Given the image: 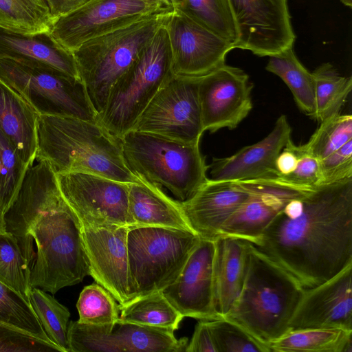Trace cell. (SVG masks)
I'll use <instances>...</instances> for the list:
<instances>
[{"mask_svg": "<svg viewBox=\"0 0 352 352\" xmlns=\"http://www.w3.org/2000/svg\"><path fill=\"white\" fill-rule=\"evenodd\" d=\"M66 206L51 166L43 161L30 166L15 199L3 215L6 231L16 236L30 263L35 254L32 244L26 238L29 224L38 213Z\"/></svg>", "mask_w": 352, "mask_h": 352, "instance_id": "20", "label": "cell"}, {"mask_svg": "<svg viewBox=\"0 0 352 352\" xmlns=\"http://www.w3.org/2000/svg\"><path fill=\"white\" fill-rule=\"evenodd\" d=\"M1 324V323H0ZM5 325V324H4ZM8 326V325H7Z\"/></svg>", "mask_w": 352, "mask_h": 352, "instance_id": "48", "label": "cell"}, {"mask_svg": "<svg viewBox=\"0 0 352 352\" xmlns=\"http://www.w3.org/2000/svg\"><path fill=\"white\" fill-rule=\"evenodd\" d=\"M26 238L37 252L30 267V285L54 294L89 275L80 224L68 206L37 214Z\"/></svg>", "mask_w": 352, "mask_h": 352, "instance_id": "6", "label": "cell"}, {"mask_svg": "<svg viewBox=\"0 0 352 352\" xmlns=\"http://www.w3.org/2000/svg\"><path fill=\"white\" fill-rule=\"evenodd\" d=\"M166 28L175 76L198 78L226 64L233 45L183 13L175 10Z\"/></svg>", "mask_w": 352, "mask_h": 352, "instance_id": "14", "label": "cell"}, {"mask_svg": "<svg viewBox=\"0 0 352 352\" xmlns=\"http://www.w3.org/2000/svg\"><path fill=\"white\" fill-rule=\"evenodd\" d=\"M214 241L216 306L223 318L241 290L247 270L250 242L226 234L218 236Z\"/></svg>", "mask_w": 352, "mask_h": 352, "instance_id": "25", "label": "cell"}, {"mask_svg": "<svg viewBox=\"0 0 352 352\" xmlns=\"http://www.w3.org/2000/svg\"><path fill=\"white\" fill-rule=\"evenodd\" d=\"M62 352L52 342L0 324V352Z\"/></svg>", "mask_w": 352, "mask_h": 352, "instance_id": "40", "label": "cell"}, {"mask_svg": "<svg viewBox=\"0 0 352 352\" xmlns=\"http://www.w3.org/2000/svg\"><path fill=\"white\" fill-rule=\"evenodd\" d=\"M116 302L109 292L96 282L85 287L76 303L78 322L90 325L115 324L120 316Z\"/></svg>", "mask_w": 352, "mask_h": 352, "instance_id": "35", "label": "cell"}, {"mask_svg": "<svg viewBox=\"0 0 352 352\" xmlns=\"http://www.w3.org/2000/svg\"><path fill=\"white\" fill-rule=\"evenodd\" d=\"M38 116L19 94L0 79V130L29 166L37 151Z\"/></svg>", "mask_w": 352, "mask_h": 352, "instance_id": "26", "label": "cell"}, {"mask_svg": "<svg viewBox=\"0 0 352 352\" xmlns=\"http://www.w3.org/2000/svg\"><path fill=\"white\" fill-rule=\"evenodd\" d=\"M292 139L287 117L276 120L271 132L259 142L246 146L231 156L213 158L210 169L214 181H245L276 177V160Z\"/></svg>", "mask_w": 352, "mask_h": 352, "instance_id": "22", "label": "cell"}, {"mask_svg": "<svg viewBox=\"0 0 352 352\" xmlns=\"http://www.w3.org/2000/svg\"><path fill=\"white\" fill-rule=\"evenodd\" d=\"M298 160L296 168L280 179L302 187L320 185V160L308 153L302 144L298 145Z\"/></svg>", "mask_w": 352, "mask_h": 352, "instance_id": "42", "label": "cell"}, {"mask_svg": "<svg viewBox=\"0 0 352 352\" xmlns=\"http://www.w3.org/2000/svg\"><path fill=\"white\" fill-rule=\"evenodd\" d=\"M151 2L157 3L166 6H171L170 0H147Z\"/></svg>", "mask_w": 352, "mask_h": 352, "instance_id": "45", "label": "cell"}, {"mask_svg": "<svg viewBox=\"0 0 352 352\" xmlns=\"http://www.w3.org/2000/svg\"><path fill=\"white\" fill-rule=\"evenodd\" d=\"M200 237L162 227H130L127 232L129 301L173 283Z\"/></svg>", "mask_w": 352, "mask_h": 352, "instance_id": "8", "label": "cell"}, {"mask_svg": "<svg viewBox=\"0 0 352 352\" xmlns=\"http://www.w3.org/2000/svg\"><path fill=\"white\" fill-rule=\"evenodd\" d=\"M352 263L324 283L305 289L289 323L290 330L352 331Z\"/></svg>", "mask_w": 352, "mask_h": 352, "instance_id": "18", "label": "cell"}, {"mask_svg": "<svg viewBox=\"0 0 352 352\" xmlns=\"http://www.w3.org/2000/svg\"><path fill=\"white\" fill-rule=\"evenodd\" d=\"M250 192L248 180L208 179L189 199L179 202L192 231L201 239H214Z\"/></svg>", "mask_w": 352, "mask_h": 352, "instance_id": "21", "label": "cell"}, {"mask_svg": "<svg viewBox=\"0 0 352 352\" xmlns=\"http://www.w3.org/2000/svg\"><path fill=\"white\" fill-rule=\"evenodd\" d=\"M56 176L61 196L81 228L131 227L129 184L89 173Z\"/></svg>", "mask_w": 352, "mask_h": 352, "instance_id": "10", "label": "cell"}, {"mask_svg": "<svg viewBox=\"0 0 352 352\" xmlns=\"http://www.w3.org/2000/svg\"><path fill=\"white\" fill-rule=\"evenodd\" d=\"M253 85L241 69L224 64L199 78L204 131L235 129L252 109Z\"/></svg>", "mask_w": 352, "mask_h": 352, "instance_id": "15", "label": "cell"}, {"mask_svg": "<svg viewBox=\"0 0 352 352\" xmlns=\"http://www.w3.org/2000/svg\"><path fill=\"white\" fill-rule=\"evenodd\" d=\"M170 3L173 10L217 34L234 47L237 32L228 0H170Z\"/></svg>", "mask_w": 352, "mask_h": 352, "instance_id": "31", "label": "cell"}, {"mask_svg": "<svg viewBox=\"0 0 352 352\" xmlns=\"http://www.w3.org/2000/svg\"><path fill=\"white\" fill-rule=\"evenodd\" d=\"M254 245L304 289L336 275L352 263V178L289 201Z\"/></svg>", "mask_w": 352, "mask_h": 352, "instance_id": "1", "label": "cell"}, {"mask_svg": "<svg viewBox=\"0 0 352 352\" xmlns=\"http://www.w3.org/2000/svg\"><path fill=\"white\" fill-rule=\"evenodd\" d=\"M129 228L127 226L81 228L89 275L109 292L120 305L129 301Z\"/></svg>", "mask_w": 352, "mask_h": 352, "instance_id": "19", "label": "cell"}, {"mask_svg": "<svg viewBox=\"0 0 352 352\" xmlns=\"http://www.w3.org/2000/svg\"><path fill=\"white\" fill-rule=\"evenodd\" d=\"M320 185L352 178V140L320 160Z\"/></svg>", "mask_w": 352, "mask_h": 352, "instance_id": "41", "label": "cell"}, {"mask_svg": "<svg viewBox=\"0 0 352 352\" xmlns=\"http://www.w3.org/2000/svg\"><path fill=\"white\" fill-rule=\"evenodd\" d=\"M173 11L168 8L145 16L90 39L72 52L79 78L97 116L104 108L113 85Z\"/></svg>", "mask_w": 352, "mask_h": 352, "instance_id": "5", "label": "cell"}, {"mask_svg": "<svg viewBox=\"0 0 352 352\" xmlns=\"http://www.w3.org/2000/svg\"><path fill=\"white\" fill-rule=\"evenodd\" d=\"M237 39L234 48L270 56L290 47L296 39L288 0H228Z\"/></svg>", "mask_w": 352, "mask_h": 352, "instance_id": "13", "label": "cell"}, {"mask_svg": "<svg viewBox=\"0 0 352 352\" xmlns=\"http://www.w3.org/2000/svg\"><path fill=\"white\" fill-rule=\"evenodd\" d=\"M304 289L290 273L250 242L241 290L223 318L269 346L289 331Z\"/></svg>", "mask_w": 352, "mask_h": 352, "instance_id": "3", "label": "cell"}, {"mask_svg": "<svg viewBox=\"0 0 352 352\" xmlns=\"http://www.w3.org/2000/svg\"><path fill=\"white\" fill-rule=\"evenodd\" d=\"M342 3L347 7H352V0H340Z\"/></svg>", "mask_w": 352, "mask_h": 352, "instance_id": "47", "label": "cell"}, {"mask_svg": "<svg viewBox=\"0 0 352 352\" xmlns=\"http://www.w3.org/2000/svg\"><path fill=\"white\" fill-rule=\"evenodd\" d=\"M352 140V116L338 113L322 122L303 145L308 153L320 160Z\"/></svg>", "mask_w": 352, "mask_h": 352, "instance_id": "37", "label": "cell"}, {"mask_svg": "<svg viewBox=\"0 0 352 352\" xmlns=\"http://www.w3.org/2000/svg\"><path fill=\"white\" fill-rule=\"evenodd\" d=\"M168 35L162 26L112 87L97 122L120 139L173 76Z\"/></svg>", "mask_w": 352, "mask_h": 352, "instance_id": "7", "label": "cell"}, {"mask_svg": "<svg viewBox=\"0 0 352 352\" xmlns=\"http://www.w3.org/2000/svg\"><path fill=\"white\" fill-rule=\"evenodd\" d=\"M0 79L38 115L97 122V113L80 78L45 65L4 57L0 58Z\"/></svg>", "mask_w": 352, "mask_h": 352, "instance_id": "9", "label": "cell"}, {"mask_svg": "<svg viewBox=\"0 0 352 352\" xmlns=\"http://www.w3.org/2000/svg\"><path fill=\"white\" fill-rule=\"evenodd\" d=\"M214 239H201L175 280L162 290L185 318L212 320L222 318L217 309L214 287Z\"/></svg>", "mask_w": 352, "mask_h": 352, "instance_id": "16", "label": "cell"}, {"mask_svg": "<svg viewBox=\"0 0 352 352\" xmlns=\"http://www.w3.org/2000/svg\"><path fill=\"white\" fill-rule=\"evenodd\" d=\"M147 0H89L52 21L50 34L73 52L85 42L165 9Z\"/></svg>", "mask_w": 352, "mask_h": 352, "instance_id": "12", "label": "cell"}, {"mask_svg": "<svg viewBox=\"0 0 352 352\" xmlns=\"http://www.w3.org/2000/svg\"><path fill=\"white\" fill-rule=\"evenodd\" d=\"M352 331L341 329L290 330L269 344L270 352H351Z\"/></svg>", "mask_w": 352, "mask_h": 352, "instance_id": "28", "label": "cell"}, {"mask_svg": "<svg viewBox=\"0 0 352 352\" xmlns=\"http://www.w3.org/2000/svg\"><path fill=\"white\" fill-rule=\"evenodd\" d=\"M248 181L250 196L226 222L220 235L239 237L253 244L289 201L313 188L296 186L276 177Z\"/></svg>", "mask_w": 352, "mask_h": 352, "instance_id": "17", "label": "cell"}, {"mask_svg": "<svg viewBox=\"0 0 352 352\" xmlns=\"http://www.w3.org/2000/svg\"><path fill=\"white\" fill-rule=\"evenodd\" d=\"M199 78L173 75L142 111L132 130L198 142L204 132Z\"/></svg>", "mask_w": 352, "mask_h": 352, "instance_id": "11", "label": "cell"}, {"mask_svg": "<svg viewBox=\"0 0 352 352\" xmlns=\"http://www.w3.org/2000/svg\"><path fill=\"white\" fill-rule=\"evenodd\" d=\"M52 23L45 0H0V28L33 34L49 32Z\"/></svg>", "mask_w": 352, "mask_h": 352, "instance_id": "32", "label": "cell"}, {"mask_svg": "<svg viewBox=\"0 0 352 352\" xmlns=\"http://www.w3.org/2000/svg\"><path fill=\"white\" fill-rule=\"evenodd\" d=\"M186 352H218L217 346L208 327L207 320H199L195 326L194 333Z\"/></svg>", "mask_w": 352, "mask_h": 352, "instance_id": "43", "label": "cell"}, {"mask_svg": "<svg viewBox=\"0 0 352 352\" xmlns=\"http://www.w3.org/2000/svg\"><path fill=\"white\" fill-rule=\"evenodd\" d=\"M0 323L52 342L45 334L30 303L1 282Z\"/></svg>", "mask_w": 352, "mask_h": 352, "instance_id": "36", "label": "cell"}, {"mask_svg": "<svg viewBox=\"0 0 352 352\" xmlns=\"http://www.w3.org/2000/svg\"><path fill=\"white\" fill-rule=\"evenodd\" d=\"M45 65L80 78L74 57L49 32L24 34L0 28V58Z\"/></svg>", "mask_w": 352, "mask_h": 352, "instance_id": "24", "label": "cell"}, {"mask_svg": "<svg viewBox=\"0 0 352 352\" xmlns=\"http://www.w3.org/2000/svg\"><path fill=\"white\" fill-rule=\"evenodd\" d=\"M118 322H129L176 331L184 316L170 304L162 291L154 292L120 305Z\"/></svg>", "mask_w": 352, "mask_h": 352, "instance_id": "29", "label": "cell"}, {"mask_svg": "<svg viewBox=\"0 0 352 352\" xmlns=\"http://www.w3.org/2000/svg\"><path fill=\"white\" fill-rule=\"evenodd\" d=\"M89 0H45L52 21L78 8Z\"/></svg>", "mask_w": 352, "mask_h": 352, "instance_id": "44", "label": "cell"}, {"mask_svg": "<svg viewBox=\"0 0 352 352\" xmlns=\"http://www.w3.org/2000/svg\"><path fill=\"white\" fill-rule=\"evenodd\" d=\"M29 167L0 130V208L3 215L15 199Z\"/></svg>", "mask_w": 352, "mask_h": 352, "instance_id": "38", "label": "cell"}, {"mask_svg": "<svg viewBox=\"0 0 352 352\" xmlns=\"http://www.w3.org/2000/svg\"><path fill=\"white\" fill-rule=\"evenodd\" d=\"M315 85V120L322 122L340 113L352 89L351 76H341L329 63L317 67L311 72Z\"/></svg>", "mask_w": 352, "mask_h": 352, "instance_id": "30", "label": "cell"}, {"mask_svg": "<svg viewBox=\"0 0 352 352\" xmlns=\"http://www.w3.org/2000/svg\"><path fill=\"white\" fill-rule=\"evenodd\" d=\"M207 323L218 352H270L267 345L227 318L207 320Z\"/></svg>", "mask_w": 352, "mask_h": 352, "instance_id": "39", "label": "cell"}, {"mask_svg": "<svg viewBox=\"0 0 352 352\" xmlns=\"http://www.w3.org/2000/svg\"><path fill=\"white\" fill-rule=\"evenodd\" d=\"M6 232L3 215L0 208V232Z\"/></svg>", "mask_w": 352, "mask_h": 352, "instance_id": "46", "label": "cell"}, {"mask_svg": "<svg viewBox=\"0 0 352 352\" xmlns=\"http://www.w3.org/2000/svg\"><path fill=\"white\" fill-rule=\"evenodd\" d=\"M30 263L14 235L0 232V282L30 302Z\"/></svg>", "mask_w": 352, "mask_h": 352, "instance_id": "33", "label": "cell"}, {"mask_svg": "<svg viewBox=\"0 0 352 352\" xmlns=\"http://www.w3.org/2000/svg\"><path fill=\"white\" fill-rule=\"evenodd\" d=\"M30 302L50 341L62 352H69L67 333L70 312L68 309L38 287L32 288Z\"/></svg>", "mask_w": 352, "mask_h": 352, "instance_id": "34", "label": "cell"}, {"mask_svg": "<svg viewBox=\"0 0 352 352\" xmlns=\"http://www.w3.org/2000/svg\"><path fill=\"white\" fill-rule=\"evenodd\" d=\"M129 170L169 190L179 201L189 199L209 178L199 142H188L152 133L131 130L120 139Z\"/></svg>", "mask_w": 352, "mask_h": 352, "instance_id": "4", "label": "cell"}, {"mask_svg": "<svg viewBox=\"0 0 352 352\" xmlns=\"http://www.w3.org/2000/svg\"><path fill=\"white\" fill-rule=\"evenodd\" d=\"M265 69L283 80L291 91L299 109L314 119L316 102L314 77L297 58L294 47L269 56Z\"/></svg>", "mask_w": 352, "mask_h": 352, "instance_id": "27", "label": "cell"}, {"mask_svg": "<svg viewBox=\"0 0 352 352\" xmlns=\"http://www.w3.org/2000/svg\"><path fill=\"white\" fill-rule=\"evenodd\" d=\"M129 214L131 227H162L194 232L180 202L168 197L160 186L144 179L129 184Z\"/></svg>", "mask_w": 352, "mask_h": 352, "instance_id": "23", "label": "cell"}, {"mask_svg": "<svg viewBox=\"0 0 352 352\" xmlns=\"http://www.w3.org/2000/svg\"><path fill=\"white\" fill-rule=\"evenodd\" d=\"M37 162L56 174L89 173L124 183L137 182L123 158L120 140L98 122L38 115Z\"/></svg>", "mask_w": 352, "mask_h": 352, "instance_id": "2", "label": "cell"}]
</instances>
